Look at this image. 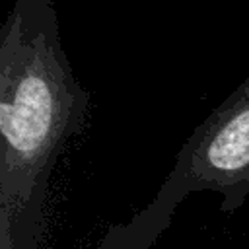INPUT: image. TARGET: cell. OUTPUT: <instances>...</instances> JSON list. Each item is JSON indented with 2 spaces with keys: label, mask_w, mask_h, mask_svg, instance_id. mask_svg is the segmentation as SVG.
I'll use <instances>...</instances> for the list:
<instances>
[{
  "label": "cell",
  "mask_w": 249,
  "mask_h": 249,
  "mask_svg": "<svg viewBox=\"0 0 249 249\" xmlns=\"http://www.w3.org/2000/svg\"><path fill=\"white\" fill-rule=\"evenodd\" d=\"M88 107L53 0H16L0 29V249H14L19 216Z\"/></svg>",
  "instance_id": "obj_1"
},
{
  "label": "cell",
  "mask_w": 249,
  "mask_h": 249,
  "mask_svg": "<svg viewBox=\"0 0 249 249\" xmlns=\"http://www.w3.org/2000/svg\"><path fill=\"white\" fill-rule=\"evenodd\" d=\"M163 191L222 195L220 210L235 212L249 196V78L185 142Z\"/></svg>",
  "instance_id": "obj_2"
}]
</instances>
